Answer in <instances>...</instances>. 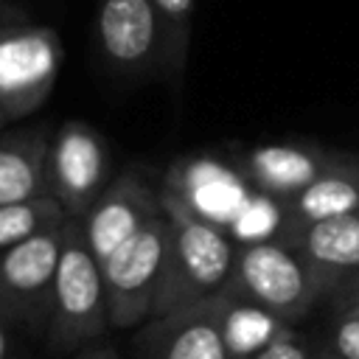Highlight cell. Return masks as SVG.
Segmentation results:
<instances>
[{
	"instance_id": "obj_1",
	"label": "cell",
	"mask_w": 359,
	"mask_h": 359,
	"mask_svg": "<svg viewBox=\"0 0 359 359\" xmlns=\"http://www.w3.org/2000/svg\"><path fill=\"white\" fill-rule=\"evenodd\" d=\"M160 202L168 216V258L165 275L151 309V317H165L216 300L233 280L238 247L230 230L199 219L180 199L160 188Z\"/></svg>"
},
{
	"instance_id": "obj_2",
	"label": "cell",
	"mask_w": 359,
	"mask_h": 359,
	"mask_svg": "<svg viewBox=\"0 0 359 359\" xmlns=\"http://www.w3.org/2000/svg\"><path fill=\"white\" fill-rule=\"evenodd\" d=\"M109 328L104 272L90 252L76 219L65 224V247L56 266L48 342L56 351H73L95 342Z\"/></svg>"
},
{
	"instance_id": "obj_3",
	"label": "cell",
	"mask_w": 359,
	"mask_h": 359,
	"mask_svg": "<svg viewBox=\"0 0 359 359\" xmlns=\"http://www.w3.org/2000/svg\"><path fill=\"white\" fill-rule=\"evenodd\" d=\"M227 292L286 325L303 320L317 303H323L306 261L275 238L238 247Z\"/></svg>"
},
{
	"instance_id": "obj_4",
	"label": "cell",
	"mask_w": 359,
	"mask_h": 359,
	"mask_svg": "<svg viewBox=\"0 0 359 359\" xmlns=\"http://www.w3.org/2000/svg\"><path fill=\"white\" fill-rule=\"evenodd\" d=\"M168 230V216L163 210L101 264L112 328H135L151 317L165 275Z\"/></svg>"
},
{
	"instance_id": "obj_5",
	"label": "cell",
	"mask_w": 359,
	"mask_h": 359,
	"mask_svg": "<svg viewBox=\"0 0 359 359\" xmlns=\"http://www.w3.org/2000/svg\"><path fill=\"white\" fill-rule=\"evenodd\" d=\"M65 50L56 28L14 22L0 28V107L11 121L36 112L56 87Z\"/></svg>"
},
{
	"instance_id": "obj_6",
	"label": "cell",
	"mask_w": 359,
	"mask_h": 359,
	"mask_svg": "<svg viewBox=\"0 0 359 359\" xmlns=\"http://www.w3.org/2000/svg\"><path fill=\"white\" fill-rule=\"evenodd\" d=\"M67 224V222H65ZM65 224L0 252V317L22 325H48Z\"/></svg>"
},
{
	"instance_id": "obj_7",
	"label": "cell",
	"mask_w": 359,
	"mask_h": 359,
	"mask_svg": "<svg viewBox=\"0 0 359 359\" xmlns=\"http://www.w3.org/2000/svg\"><path fill=\"white\" fill-rule=\"evenodd\" d=\"M109 151L84 121H65L50 140V196L67 219H81L109 185Z\"/></svg>"
},
{
	"instance_id": "obj_8",
	"label": "cell",
	"mask_w": 359,
	"mask_h": 359,
	"mask_svg": "<svg viewBox=\"0 0 359 359\" xmlns=\"http://www.w3.org/2000/svg\"><path fill=\"white\" fill-rule=\"evenodd\" d=\"M160 213V185H151L140 171L126 168L109 180L95 205L76 222L90 252L98 258V264H104Z\"/></svg>"
},
{
	"instance_id": "obj_9",
	"label": "cell",
	"mask_w": 359,
	"mask_h": 359,
	"mask_svg": "<svg viewBox=\"0 0 359 359\" xmlns=\"http://www.w3.org/2000/svg\"><path fill=\"white\" fill-rule=\"evenodd\" d=\"M345 151L325 149L306 140L258 143L238 157L236 171L244 182L264 199L283 205L309 188L320 174H325Z\"/></svg>"
},
{
	"instance_id": "obj_10",
	"label": "cell",
	"mask_w": 359,
	"mask_h": 359,
	"mask_svg": "<svg viewBox=\"0 0 359 359\" xmlns=\"http://www.w3.org/2000/svg\"><path fill=\"white\" fill-rule=\"evenodd\" d=\"M135 348L140 359H233L222 300L146 320Z\"/></svg>"
},
{
	"instance_id": "obj_11",
	"label": "cell",
	"mask_w": 359,
	"mask_h": 359,
	"mask_svg": "<svg viewBox=\"0 0 359 359\" xmlns=\"http://www.w3.org/2000/svg\"><path fill=\"white\" fill-rule=\"evenodd\" d=\"M98 48L121 73H140L163 59V22L151 0H101Z\"/></svg>"
},
{
	"instance_id": "obj_12",
	"label": "cell",
	"mask_w": 359,
	"mask_h": 359,
	"mask_svg": "<svg viewBox=\"0 0 359 359\" xmlns=\"http://www.w3.org/2000/svg\"><path fill=\"white\" fill-rule=\"evenodd\" d=\"M280 244L306 261L323 300H331L345 283L359 278V210L309 224Z\"/></svg>"
},
{
	"instance_id": "obj_13",
	"label": "cell",
	"mask_w": 359,
	"mask_h": 359,
	"mask_svg": "<svg viewBox=\"0 0 359 359\" xmlns=\"http://www.w3.org/2000/svg\"><path fill=\"white\" fill-rule=\"evenodd\" d=\"M160 188L180 199L199 219L227 230V222L241 216L247 205L244 188L250 185L238 171H227L208 157H196L174 163Z\"/></svg>"
},
{
	"instance_id": "obj_14",
	"label": "cell",
	"mask_w": 359,
	"mask_h": 359,
	"mask_svg": "<svg viewBox=\"0 0 359 359\" xmlns=\"http://www.w3.org/2000/svg\"><path fill=\"white\" fill-rule=\"evenodd\" d=\"M278 210L280 224L272 236L275 241H286L309 224L359 210V157L345 151L325 174H320L294 199L278 205Z\"/></svg>"
},
{
	"instance_id": "obj_15",
	"label": "cell",
	"mask_w": 359,
	"mask_h": 359,
	"mask_svg": "<svg viewBox=\"0 0 359 359\" xmlns=\"http://www.w3.org/2000/svg\"><path fill=\"white\" fill-rule=\"evenodd\" d=\"M50 140L45 129L0 137V208L50 196Z\"/></svg>"
},
{
	"instance_id": "obj_16",
	"label": "cell",
	"mask_w": 359,
	"mask_h": 359,
	"mask_svg": "<svg viewBox=\"0 0 359 359\" xmlns=\"http://www.w3.org/2000/svg\"><path fill=\"white\" fill-rule=\"evenodd\" d=\"M65 222H67V216L53 196L20 202V205H3L0 208V252H8L17 244H22L45 230L62 227Z\"/></svg>"
},
{
	"instance_id": "obj_17",
	"label": "cell",
	"mask_w": 359,
	"mask_h": 359,
	"mask_svg": "<svg viewBox=\"0 0 359 359\" xmlns=\"http://www.w3.org/2000/svg\"><path fill=\"white\" fill-rule=\"evenodd\" d=\"M151 3L163 22V62L171 70V76H182L196 0H151Z\"/></svg>"
},
{
	"instance_id": "obj_18",
	"label": "cell",
	"mask_w": 359,
	"mask_h": 359,
	"mask_svg": "<svg viewBox=\"0 0 359 359\" xmlns=\"http://www.w3.org/2000/svg\"><path fill=\"white\" fill-rule=\"evenodd\" d=\"M317 353L323 359H359V317L334 314L325 337L317 342Z\"/></svg>"
},
{
	"instance_id": "obj_19",
	"label": "cell",
	"mask_w": 359,
	"mask_h": 359,
	"mask_svg": "<svg viewBox=\"0 0 359 359\" xmlns=\"http://www.w3.org/2000/svg\"><path fill=\"white\" fill-rule=\"evenodd\" d=\"M314 353L317 345L309 342L303 334H297L292 325H286L250 359H314Z\"/></svg>"
},
{
	"instance_id": "obj_20",
	"label": "cell",
	"mask_w": 359,
	"mask_h": 359,
	"mask_svg": "<svg viewBox=\"0 0 359 359\" xmlns=\"http://www.w3.org/2000/svg\"><path fill=\"white\" fill-rule=\"evenodd\" d=\"M328 303H331V311L334 314H356L359 317V278L351 280V283H345Z\"/></svg>"
},
{
	"instance_id": "obj_21",
	"label": "cell",
	"mask_w": 359,
	"mask_h": 359,
	"mask_svg": "<svg viewBox=\"0 0 359 359\" xmlns=\"http://www.w3.org/2000/svg\"><path fill=\"white\" fill-rule=\"evenodd\" d=\"M14 22H25L22 20V11L14 8L8 0H0V28L3 25H14Z\"/></svg>"
},
{
	"instance_id": "obj_22",
	"label": "cell",
	"mask_w": 359,
	"mask_h": 359,
	"mask_svg": "<svg viewBox=\"0 0 359 359\" xmlns=\"http://www.w3.org/2000/svg\"><path fill=\"white\" fill-rule=\"evenodd\" d=\"M76 359H118V353H115L109 345H90V348H84Z\"/></svg>"
},
{
	"instance_id": "obj_23",
	"label": "cell",
	"mask_w": 359,
	"mask_h": 359,
	"mask_svg": "<svg viewBox=\"0 0 359 359\" xmlns=\"http://www.w3.org/2000/svg\"><path fill=\"white\" fill-rule=\"evenodd\" d=\"M8 320L6 317H0V359H6L8 356Z\"/></svg>"
},
{
	"instance_id": "obj_24",
	"label": "cell",
	"mask_w": 359,
	"mask_h": 359,
	"mask_svg": "<svg viewBox=\"0 0 359 359\" xmlns=\"http://www.w3.org/2000/svg\"><path fill=\"white\" fill-rule=\"evenodd\" d=\"M6 123H11V118H8V115H6V109H3V107H0V129H3V126H6Z\"/></svg>"
},
{
	"instance_id": "obj_25",
	"label": "cell",
	"mask_w": 359,
	"mask_h": 359,
	"mask_svg": "<svg viewBox=\"0 0 359 359\" xmlns=\"http://www.w3.org/2000/svg\"><path fill=\"white\" fill-rule=\"evenodd\" d=\"M314 359H323V356H320V353H314Z\"/></svg>"
}]
</instances>
